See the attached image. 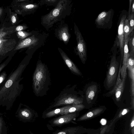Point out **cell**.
<instances>
[{"mask_svg": "<svg viewBox=\"0 0 134 134\" xmlns=\"http://www.w3.org/2000/svg\"><path fill=\"white\" fill-rule=\"evenodd\" d=\"M28 63L20 64L0 89V101L11 102L19 95L23 87L19 84L21 76Z\"/></svg>", "mask_w": 134, "mask_h": 134, "instance_id": "obj_1", "label": "cell"}, {"mask_svg": "<svg viewBox=\"0 0 134 134\" xmlns=\"http://www.w3.org/2000/svg\"><path fill=\"white\" fill-rule=\"evenodd\" d=\"M50 83L49 71L47 66L38 60L33 75L32 88L35 95L37 97L46 95Z\"/></svg>", "mask_w": 134, "mask_h": 134, "instance_id": "obj_2", "label": "cell"}, {"mask_svg": "<svg viewBox=\"0 0 134 134\" xmlns=\"http://www.w3.org/2000/svg\"><path fill=\"white\" fill-rule=\"evenodd\" d=\"M72 7L70 0H59L55 7L42 16L41 24L47 30L70 14Z\"/></svg>", "mask_w": 134, "mask_h": 134, "instance_id": "obj_3", "label": "cell"}, {"mask_svg": "<svg viewBox=\"0 0 134 134\" xmlns=\"http://www.w3.org/2000/svg\"><path fill=\"white\" fill-rule=\"evenodd\" d=\"M73 88L65 89L62 91L46 110L63 105L82 104L83 99L78 96Z\"/></svg>", "mask_w": 134, "mask_h": 134, "instance_id": "obj_4", "label": "cell"}, {"mask_svg": "<svg viewBox=\"0 0 134 134\" xmlns=\"http://www.w3.org/2000/svg\"><path fill=\"white\" fill-rule=\"evenodd\" d=\"M119 65L115 53L113 54L111 59L105 79V85L108 88L112 87L115 83L119 71Z\"/></svg>", "mask_w": 134, "mask_h": 134, "instance_id": "obj_5", "label": "cell"}, {"mask_svg": "<svg viewBox=\"0 0 134 134\" xmlns=\"http://www.w3.org/2000/svg\"><path fill=\"white\" fill-rule=\"evenodd\" d=\"M74 28L77 41L76 53L82 62L84 64L87 58L86 44L81 32L75 23Z\"/></svg>", "mask_w": 134, "mask_h": 134, "instance_id": "obj_6", "label": "cell"}, {"mask_svg": "<svg viewBox=\"0 0 134 134\" xmlns=\"http://www.w3.org/2000/svg\"><path fill=\"white\" fill-rule=\"evenodd\" d=\"M77 112L60 115L48 121V127H61L72 122L77 116Z\"/></svg>", "mask_w": 134, "mask_h": 134, "instance_id": "obj_7", "label": "cell"}, {"mask_svg": "<svg viewBox=\"0 0 134 134\" xmlns=\"http://www.w3.org/2000/svg\"><path fill=\"white\" fill-rule=\"evenodd\" d=\"M113 11L111 9L108 11H103L100 13L95 20L96 25L100 27H105L111 21Z\"/></svg>", "mask_w": 134, "mask_h": 134, "instance_id": "obj_8", "label": "cell"}, {"mask_svg": "<svg viewBox=\"0 0 134 134\" xmlns=\"http://www.w3.org/2000/svg\"><path fill=\"white\" fill-rule=\"evenodd\" d=\"M55 32L56 37L65 44H67L71 37L68 25L66 24H63L56 29Z\"/></svg>", "mask_w": 134, "mask_h": 134, "instance_id": "obj_9", "label": "cell"}, {"mask_svg": "<svg viewBox=\"0 0 134 134\" xmlns=\"http://www.w3.org/2000/svg\"><path fill=\"white\" fill-rule=\"evenodd\" d=\"M19 115L23 120L30 122H34L38 116L35 111L28 107L20 109Z\"/></svg>", "mask_w": 134, "mask_h": 134, "instance_id": "obj_10", "label": "cell"}, {"mask_svg": "<svg viewBox=\"0 0 134 134\" xmlns=\"http://www.w3.org/2000/svg\"><path fill=\"white\" fill-rule=\"evenodd\" d=\"M58 49L64 62L71 72L76 75L81 76V72L65 52L60 48H58Z\"/></svg>", "mask_w": 134, "mask_h": 134, "instance_id": "obj_11", "label": "cell"}, {"mask_svg": "<svg viewBox=\"0 0 134 134\" xmlns=\"http://www.w3.org/2000/svg\"><path fill=\"white\" fill-rule=\"evenodd\" d=\"M39 39L34 35L23 40L15 47L14 50L27 47H33L39 44Z\"/></svg>", "mask_w": 134, "mask_h": 134, "instance_id": "obj_12", "label": "cell"}, {"mask_svg": "<svg viewBox=\"0 0 134 134\" xmlns=\"http://www.w3.org/2000/svg\"><path fill=\"white\" fill-rule=\"evenodd\" d=\"M16 43L14 39L1 40L0 41V58L14 48Z\"/></svg>", "mask_w": 134, "mask_h": 134, "instance_id": "obj_13", "label": "cell"}, {"mask_svg": "<svg viewBox=\"0 0 134 134\" xmlns=\"http://www.w3.org/2000/svg\"><path fill=\"white\" fill-rule=\"evenodd\" d=\"M129 37L124 41L122 65L120 70V74L121 79L126 78L127 76L126 69L128 59L129 56V50L128 48V43Z\"/></svg>", "mask_w": 134, "mask_h": 134, "instance_id": "obj_14", "label": "cell"}, {"mask_svg": "<svg viewBox=\"0 0 134 134\" xmlns=\"http://www.w3.org/2000/svg\"><path fill=\"white\" fill-rule=\"evenodd\" d=\"M97 91V86L96 83H91L88 85L85 92V100L87 104H91L95 100Z\"/></svg>", "mask_w": 134, "mask_h": 134, "instance_id": "obj_15", "label": "cell"}, {"mask_svg": "<svg viewBox=\"0 0 134 134\" xmlns=\"http://www.w3.org/2000/svg\"><path fill=\"white\" fill-rule=\"evenodd\" d=\"M126 17V14L123 15L122 16L118 29V39L121 54V61L122 60L123 57L124 44V36L123 27L124 23Z\"/></svg>", "mask_w": 134, "mask_h": 134, "instance_id": "obj_16", "label": "cell"}, {"mask_svg": "<svg viewBox=\"0 0 134 134\" xmlns=\"http://www.w3.org/2000/svg\"><path fill=\"white\" fill-rule=\"evenodd\" d=\"M67 105L53 110H46L43 113L42 117L44 119L50 118L56 116L63 115V112Z\"/></svg>", "mask_w": 134, "mask_h": 134, "instance_id": "obj_17", "label": "cell"}, {"mask_svg": "<svg viewBox=\"0 0 134 134\" xmlns=\"http://www.w3.org/2000/svg\"><path fill=\"white\" fill-rule=\"evenodd\" d=\"M81 130L79 126L69 127L56 130L52 134H79Z\"/></svg>", "mask_w": 134, "mask_h": 134, "instance_id": "obj_18", "label": "cell"}, {"mask_svg": "<svg viewBox=\"0 0 134 134\" xmlns=\"http://www.w3.org/2000/svg\"><path fill=\"white\" fill-rule=\"evenodd\" d=\"M103 110V108H101L95 109L80 117L77 119V121H80L92 118L100 114Z\"/></svg>", "mask_w": 134, "mask_h": 134, "instance_id": "obj_19", "label": "cell"}, {"mask_svg": "<svg viewBox=\"0 0 134 134\" xmlns=\"http://www.w3.org/2000/svg\"><path fill=\"white\" fill-rule=\"evenodd\" d=\"M85 107V105L82 104L68 105L64 110L63 115L80 111Z\"/></svg>", "mask_w": 134, "mask_h": 134, "instance_id": "obj_20", "label": "cell"}, {"mask_svg": "<svg viewBox=\"0 0 134 134\" xmlns=\"http://www.w3.org/2000/svg\"><path fill=\"white\" fill-rule=\"evenodd\" d=\"M126 78L122 79L120 82L114 92L116 100L118 102L120 100L123 92Z\"/></svg>", "mask_w": 134, "mask_h": 134, "instance_id": "obj_21", "label": "cell"}, {"mask_svg": "<svg viewBox=\"0 0 134 134\" xmlns=\"http://www.w3.org/2000/svg\"><path fill=\"white\" fill-rule=\"evenodd\" d=\"M39 6L38 4L24 3L22 4L21 7L24 11L31 13L34 12L38 8Z\"/></svg>", "mask_w": 134, "mask_h": 134, "instance_id": "obj_22", "label": "cell"}, {"mask_svg": "<svg viewBox=\"0 0 134 134\" xmlns=\"http://www.w3.org/2000/svg\"><path fill=\"white\" fill-rule=\"evenodd\" d=\"M129 77L130 79L131 99L134 98V68L128 69Z\"/></svg>", "mask_w": 134, "mask_h": 134, "instance_id": "obj_23", "label": "cell"}, {"mask_svg": "<svg viewBox=\"0 0 134 134\" xmlns=\"http://www.w3.org/2000/svg\"><path fill=\"white\" fill-rule=\"evenodd\" d=\"M128 48L130 50V55H134V33L133 30L130 33L129 36Z\"/></svg>", "mask_w": 134, "mask_h": 134, "instance_id": "obj_24", "label": "cell"}, {"mask_svg": "<svg viewBox=\"0 0 134 134\" xmlns=\"http://www.w3.org/2000/svg\"><path fill=\"white\" fill-rule=\"evenodd\" d=\"M123 30L124 36V41H125L129 37L130 33L129 21L127 18H126L124 21Z\"/></svg>", "mask_w": 134, "mask_h": 134, "instance_id": "obj_25", "label": "cell"}, {"mask_svg": "<svg viewBox=\"0 0 134 134\" xmlns=\"http://www.w3.org/2000/svg\"><path fill=\"white\" fill-rule=\"evenodd\" d=\"M121 67V62L119 68L117 78L115 83L113 89L107 94V95H107V96H109L114 94L115 91L117 87L121 81V79L120 77V70Z\"/></svg>", "mask_w": 134, "mask_h": 134, "instance_id": "obj_26", "label": "cell"}, {"mask_svg": "<svg viewBox=\"0 0 134 134\" xmlns=\"http://www.w3.org/2000/svg\"><path fill=\"white\" fill-rule=\"evenodd\" d=\"M59 1L58 0H41L40 1L38 4L40 5L45 4L48 5H55L56 6Z\"/></svg>", "mask_w": 134, "mask_h": 134, "instance_id": "obj_27", "label": "cell"}, {"mask_svg": "<svg viewBox=\"0 0 134 134\" xmlns=\"http://www.w3.org/2000/svg\"><path fill=\"white\" fill-rule=\"evenodd\" d=\"M16 34L18 38L22 40L27 36L31 35L32 34L31 32H28L26 31H21L17 32Z\"/></svg>", "mask_w": 134, "mask_h": 134, "instance_id": "obj_28", "label": "cell"}, {"mask_svg": "<svg viewBox=\"0 0 134 134\" xmlns=\"http://www.w3.org/2000/svg\"><path fill=\"white\" fill-rule=\"evenodd\" d=\"M127 19L129 21L130 33H131L134 30V13H131L130 16Z\"/></svg>", "mask_w": 134, "mask_h": 134, "instance_id": "obj_29", "label": "cell"}, {"mask_svg": "<svg viewBox=\"0 0 134 134\" xmlns=\"http://www.w3.org/2000/svg\"><path fill=\"white\" fill-rule=\"evenodd\" d=\"M133 68H134V55H129L127 62V68L128 69Z\"/></svg>", "mask_w": 134, "mask_h": 134, "instance_id": "obj_30", "label": "cell"}, {"mask_svg": "<svg viewBox=\"0 0 134 134\" xmlns=\"http://www.w3.org/2000/svg\"><path fill=\"white\" fill-rule=\"evenodd\" d=\"M7 76V74L5 71L3 72L0 75V85L4 81Z\"/></svg>", "mask_w": 134, "mask_h": 134, "instance_id": "obj_31", "label": "cell"}, {"mask_svg": "<svg viewBox=\"0 0 134 134\" xmlns=\"http://www.w3.org/2000/svg\"><path fill=\"white\" fill-rule=\"evenodd\" d=\"M28 28V27L25 25H19L17 26L16 28V31H20L25 29Z\"/></svg>", "mask_w": 134, "mask_h": 134, "instance_id": "obj_32", "label": "cell"}, {"mask_svg": "<svg viewBox=\"0 0 134 134\" xmlns=\"http://www.w3.org/2000/svg\"><path fill=\"white\" fill-rule=\"evenodd\" d=\"M134 116L133 114L130 124V128L132 134H134Z\"/></svg>", "mask_w": 134, "mask_h": 134, "instance_id": "obj_33", "label": "cell"}, {"mask_svg": "<svg viewBox=\"0 0 134 134\" xmlns=\"http://www.w3.org/2000/svg\"><path fill=\"white\" fill-rule=\"evenodd\" d=\"M129 111V109L127 108L124 109L122 110L120 112L119 115L118 116H119V117L125 115Z\"/></svg>", "mask_w": 134, "mask_h": 134, "instance_id": "obj_34", "label": "cell"}, {"mask_svg": "<svg viewBox=\"0 0 134 134\" xmlns=\"http://www.w3.org/2000/svg\"><path fill=\"white\" fill-rule=\"evenodd\" d=\"M133 0H130L129 1L130 2H129V12H128V16L127 18H129V16H130V14L131 13V6L132 5V3Z\"/></svg>", "mask_w": 134, "mask_h": 134, "instance_id": "obj_35", "label": "cell"}, {"mask_svg": "<svg viewBox=\"0 0 134 134\" xmlns=\"http://www.w3.org/2000/svg\"><path fill=\"white\" fill-rule=\"evenodd\" d=\"M6 64L5 63H3L0 65V72L6 66Z\"/></svg>", "mask_w": 134, "mask_h": 134, "instance_id": "obj_36", "label": "cell"}, {"mask_svg": "<svg viewBox=\"0 0 134 134\" xmlns=\"http://www.w3.org/2000/svg\"><path fill=\"white\" fill-rule=\"evenodd\" d=\"M107 122V120L104 119H101L100 121V123L102 125H105Z\"/></svg>", "mask_w": 134, "mask_h": 134, "instance_id": "obj_37", "label": "cell"}, {"mask_svg": "<svg viewBox=\"0 0 134 134\" xmlns=\"http://www.w3.org/2000/svg\"><path fill=\"white\" fill-rule=\"evenodd\" d=\"M11 20L13 23H15L16 21V18L15 15H13L12 16L11 18Z\"/></svg>", "mask_w": 134, "mask_h": 134, "instance_id": "obj_38", "label": "cell"}, {"mask_svg": "<svg viewBox=\"0 0 134 134\" xmlns=\"http://www.w3.org/2000/svg\"><path fill=\"white\" fill-rule=\"evenodd\" d=\"M131 13H134V0H133L131 6Z\"/></svg>", "mask_w": 134, "mask_h": 134, "instance_id": "obj_39", "label": "cell"}, {"mask_svg": "<svg viewBox=\"0 0 134 134\" xmlns=\"http://www.w3.org/2000/svg\"><path fill=\"white\" fill-rule=\"evenodd\" d=\"M3 125V121L2 118L0 117V134L1 133Z\"/></svg>", "mask_w": 134, "mask_h": 134, "instance_id": "obj_40", "label": "cell"}, {"mask_svg": "<svg viewBox=\"0 0 134 134\" xmlns=\"http://www.w3.org/2000/svg\"><path fill=\"white\" fill-rule=\"evenodd\" d=\"M3 9L1 8H0V16L1 15L3 12Z\"/></svg>", "mask_w": 134, "mask_h": 134, "instance_id": "obj_41", "label": "cell"}, {"mask_svg": "<svg viewBox=\"0 0 134 134\" xmlns=\"http://www.w3.org/2000/svg\"><path fill=\"white\" fill-rule=\"evenodd\" d=\"M30 134H34L31 131H30Z\"/></svg>", "mask_w": 134, "mask_h": 134, "instance_id": "obj_42", "label": "cell"}, {"mask_svg": "<svg viewBox=\"0 0 134 134\" xmlns=\"http://www.w3.org/2000/svg\"></svg>", "mask_w": 134, "mask_h": 134, "instance_id": "obj_43", "label": "cell"}]
</instances>
